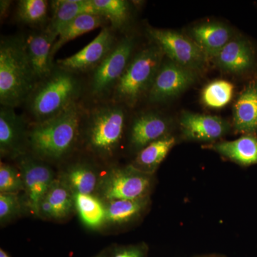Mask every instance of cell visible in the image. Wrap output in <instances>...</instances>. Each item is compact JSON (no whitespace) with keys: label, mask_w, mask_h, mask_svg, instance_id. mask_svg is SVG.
I'll return each mask as SVG.
<instances>
[{"label":"cell","mask_w":257,"mask_h":257,"mask_svg":"<svg viewBox=\"0 0 257 257\" xmlns=\"http://www.w3.org/2000/svg\"><path fill=\"white\" fill-rule=\"evenodd\" d=\"M74 103L55 117L35 123L28 130V146L37 158L56 162L68 155L77 143L83 117Z\"/></svg>","instance_id":"cell-1"},{"label":"cell","mask_w":257,"mask_h":257,"mask_svg":"<svg viewBox=\"0 0 257 257\" xmlns=\"http://www.w3.org/2000/svg\"><path fill=\"white\" fill-rule=\"evenodd\" d=\"M37 84L27 55L25 39H3L0 44L1 106L15 108L26 103Z\"/></svg>","instance_id":"cell-2"},{"label":"cell","mask_w":257,"mask_h":257,"mask_svg":"<svg viewBox=\"0 0 257 257\" xmlns=\"http://www.w3.org/2000/svg\"><path fill=\"white\" fill-rule=\"evenodd\" d=\"M81 92L82 84L75 74L59 67L37 83L25 104L35 123L42 122L77 102Z\"/></svg>","instance_id":"cell-3"},{"label":"cell","mask_w":257,"mask_h":257,"mask_svg":"<svg viewBox=\"0 0 257 257\" xmlns=\"http://www.w3.org/2000/svg\"><path fill=\"white\" fill-rule=\"evenodd\" d=\"M164 52L158 45L147 47L130 61L114 88V102L134 107L151 89L163 60Z\"/></svg>","instance_id":"cell-4"},{"label":"cell","mask_w":257,"mask_h":257,"mask_svg":"<svg viewBox=\"0 0 257 257\" xmlns=\"http://www.w3.org/2000/svg\"><path fill=\"white\" fill-rule=\"evenodd\" d=\"M121 104H106L90 111L86 124L87 148L94 155L107 158L114 155L124 135L126 114Z\"/></svg>","instance_id":"cell-5"},{"label":"cell","mask_w":257,"mask_h":257,"mask_svg":"<svg viewBox=\"0 0 257 257\" xmlns=\"http://www.w3.org/2000/svg\"><path fill=\"white\" fill-rule=\"evenodd\" d=\"M151 175L132 165L111 169L99 181L97 192L106 202L115 199H139L149 197Z\"/></svg>","instance_id":"cell-6"},{"label":"cell","mask_w":257,"mask_h":257,"mask_svg":"<svg viewBox=\"0 0 257 257\" xmlns=\"http://www.w3.org/2000/svg\"><path fill=\"white\" fill-rule=\"evenodd\" d=\"M148 33L172 62L198 74L207 68L209 59L192 38L160 29H150Z\"/></svg>","instance_id":"cell-7"},{"label":"cell","mask_w":257,"mask_h":257,"mask_svg":"<svg viewBox=\"0 0 257 257\" xmlns=\"http://www.w3.org/2000/svg\"><path fill=\"white\" fill-rule=\"evenodd\" d=\"M134 47L133 37H124L94 69L90 82L91 94L93 96L102 98L114 92L132 60Z\"/></svg>","instance_id":"cell-8"},{"label":"cell","mask_w":257,"mask_h":257,"mask_svg":"<svg viewBox=\"0 0 257 257\" xmlns=\"http://www.w3.org/2000/svg\"><path fill=\"white\" fill-rule=\"evenodd\" d=\"M18 158L28 207L34 214L39 216L40 204L55 181L53 171L37 157L25 154Z\"/></svg>","instance_id":"cell-9"},{"label":"cell","mask_w":257,"mask_h":257,"mask_svg":"<svg viewBox=\"0 0 257 257\" xmlns=\"http://www.w3.org/2000/svg\"><path fill=\"white\" fill-rule=\"evenodd\" d=\"M197 72L172 61L162 62L149 92V100L161 103L173 99L197 82Z\"/></svg>","instance_id":"cell-10"},{"label":"cell","mask_w":257,"mask_h":257,"mask_svg":"<svg viewBox=\"0 0 257 257\" xmlns=\"http://www.w3.org/2000/svg\"><path fill=\"white\" fill-rule=\"evenodd\" d=\"M115 45L110 29L104 28L87 46L70 57L57 61V64L60 68L73 73L94 69L110 53Z\"/></svg>","instance_id":"cell-11"},{"label":"cell","mask_w":257,"mask_h":257,"mask_svg":"<svg viewBox=\"0 0 257 257\" xmlns=\"http://www.w3.org/2000/svg\"><path fill=\"white\" fill-rule=\"evenodd\" d=\"M214 60L221 70L237 75L250 73L257 67L256 50L244 37L231 39Z\"/></svg>","instance_id":"cell-12"},{"label":"cell","mask_w":257,"mask_h":257,"mask_svg":"<svg viewBox=\"0 0 257 257\" xmlns=\"http://www.w3.org/2000/svg\"><path fill=\"white\" fill-rule=\"evenodd\" d=\"M28 131L25 119L15 108L1 106L0 109V152L2 156L19 157L25 154Z\"/></svg>","instance_id":"cell-13"},{"label":"cell","mask_w":257,"mask_h":257,"mask_svg":"<svg viewBox=\"0 0 257 257\" xmlns=\"http://www.w3.org/2000/svg\"><path fill=\"white\" fill-rule=\"evenodd\" d=\"M179 125L184 138L192 141L214 142L230 130L229 123L219 116L190 111L182 113Z\"/></svg>","instance_id":"cell-14"},{"label":"cell","mask_w":257,"mask_h":257,"mask_svg":"<svg viewBox=\"0 0 257 257\" xmlns=\"http://www.w3.org/2000/svg\"><path fill=\"white\" fill-rule=\"evenodd\" d=\"M170 120L155 111L143 113L133 120L130 134V146L140 152L154 142L169 136Z\"/></svg>","instance_id":"cell-15"},{"label":"cell","mask_w":257,"mask_h":257,"mask_svg":"<svg viewBox=\"0 0 257 257\" xmlns=\"http://www.w3.org/2000/svg\"><path fill=\"white\" fill-rule=\"evenodd\" d=\"M56 40L57 37L47 29L25 39L27 55L37 83L48 77L55 69L51 51Z\"/></svg>","instance_id":"cell-16"},{"label":"cell","mask_w":257,"mask_h":257,"mask_svg":"<svg viewBox=\"0 0 257 257\" xmlns=\"http://www.w3.org/2000/svg\"><path fill=\"white\" fill-rule=\"evenodd\" d=\"M233 127L236 134L257 135V78L247 83L235 101Z\"/></svg>","instance_id":"cell-17"},{"label":"cell","mask_w":257,"mask_h":257,"mask_svg":"<svg viewBox=\"0 0 257 257\" xmlns=\"http://www.w3.org/2000/svg\"><path fill=\"white\" fill-rule=\"evenodd\" d=\"M191 38L200 47L208 59H214L232 39L231 30L220 23H208L193 27Z\"/></svg>","instance_id":"cell-18"},{"label":"cell","mask_w":257,"mask_h":257,"mask_svg":"<svg viewBox=\"0 0 257 257\" xmlns=\"http://www.w3.org/2000/svg\"><path fill=\"white\" fill-rule=\"evenodd\" d=\"M207 147L238 165H257V135H244L237 140L219 142Z\"/></svg>","instance_id":"cell-19"},{"label":"cell","mask_w":257,"mask_h":257,"mask_svg":"<svg viewBox=\"0 0 257 257\" xmlns=\"http://www.w3.org/2000/svg\"><path fill=\"white\" fill-rule=\"evenodd\" d=\"M52 16L47 28L56 37L62 28L77 17L84 14H98L92 0H57L52 2Z\"/></svg>","instance_id":"cell-20"},{"label":"cell","mask_w":257,"mask_h":257,"mask_svg":"<svg viewBox=\"0 0 257 257\" xmlns=\"http://www.w3.org/2000/svg\"><path fill=\"white\" fill-rule=\"evenodd\" d=\"M73 194H92L97 191L100 179L92 167L78 163L64 171L60 179Z\"/></svg>","instance_id":"cell-21"},{"label":"cell","mask_w":257,"mask_h":257,"mask_svg":"<svg viewBox=\"0 0 257 257\" xmlns=\"http://www.w3.org/2000/svg\"><path fill=\"white\" fill-rule=\"evenodd\" d=\"M175 144V138L170 135L154 142L138 152L131 165L137 170L152 175Z\"/></svg>","instance_id":"cell-22"},{"label":"cell","mask_w":257,"mask_h":257,"mask_svg":"<svg viewBox=\"0 0 257 257\" xmlns=\"http://www.w3.org/2000/svg\"><path fill=\"white\" fill-rule=\"evenodd\" d=\"M106 19L100 15L84 14L77 17L72 22L67 24L61 30L58 37L51 51V57L53 60L55 54L65 44L72 41L81 35L92 31L104 24Z\"/></svg>","instance_id":"cell-23"},{"label":"cell","mask_w":257,"mask_h":257,"mask_svg":"<svg viewBox=\"0 0 257 257\" xmlns=\"http://www.w3.org/2000/svg\"><path fill=\"white\" fill-rule=\"evenodd\" d=\"M149 204V197L139 199H115L105 202L106 223L124 224L141 215Z\"/></svg>","instance_id":"cell-24"},{"label":"cell","mask_w":257,"mask_h":257,"mask_svg":"<svg viewBox=\"0 0 257 257\" xmlns=\"http://www.w3.org/2000/svg\"><path fill=\"white\" fill-rule=\"evenodd\" d=\"M74 208L86 226L95 229L105 224V203L93 194H74Z\"/></svg>","instance_id":"cell-25"},{"label":"cell","mask_w":257,"mask_h":257,"mask_svg":"<svg viewBox=\"0 0 257 257\" xmlns=\"http://www.w3.org/2000/svg\"><path fill=\"white\" fill-rule=\"evenodd\" d=\"M45 199L55 209L56 219L65 217L74 208V194L60 179H55Z\"/></svg>","instance_id":"cell-26"},{"label":"cell","mask_w":257,"mask_h":257,"mask_svg":"<svg viewBox=\"0 0 257 257\" xmlns=\"http://www.w3.org/2000/svg\"><path fill=\"white\" fill-rule=\"evenodd\" d=\"M234 91V85L228 81H213L203 89L202 100L208 107L220 109L229 104Z\"/></svg>","instance_id":"cell-27"},{"label":"cell","mask_w":257,"mask_h":257,"mask_svg":"<svg viewBox=\"0 0 257 257\" xmlns=\"http://www.w3.org/2000/svg\"><path fill=\"white\" fill-rule=\"evenodd\" d=\"M99 15L109 20L115 28H121L128 21L130 4L124 0H92Z\"/></svg>","instance_id":"cell-28"},{"label":"cell","mask_w":257,"mask_h":257,"mask_svg":"<svg viewBox=\"0 0 257 257\" xmlns=\"http://www.w3.org/2000/svg\"><path fill=\"white\" fill-rule=\"evenodd\" d=\"M48 2L46 0H21L17 8L20 21L28 25H40L46 21Z\"/></svg>","instance_id":"cell-29"},{"label":"cell","mask_w":257,"mask_h":257,"mask_svg":"<svg viewBox=\"0 0 257 257\" xmlns=\"http://www.w3.org/2000/svg\"><path fill=\"white\" fill-rule=\"evenodd\" d=\"M25 190L23 177L20 170L5 163L0 165V193L18 194Z\"/></svg>","instance_id":"cell-30"},{"label":"cell","mask_w":257,"mask_h":257,"mask_svg":"<svg viewBox=\"0 0 257 257\" xmlns=\"http://www.w3.org/2000/svg\"><path fill=\"white\" fill-rule=\"evenodd\" d=\"M20 201L18 194L0 193V220L9 221L20 211Z\"/></svg>","instance_id":"cell-31"},{"label":"cell","mask_w":257,"mask_h":257,"mask_svg":"<svg viewBox=\"0 0 257 257\" xmlns=\"http://www.w3.org/2000/svg\"><path fill=\"white\" fill-rule=\"evenodd\" d=\"M110 257H147V248L143 245L121 246L111 251Z\"/></svg>","instance_id":"cell-32"},{"label":"cell","mask_w":257,"mask_h":257,"mask_svg":"<svg viewBox=\"0 0 257 257\" xmlns=\"http://www.w3.org/2000/svg\"><path fill=\"white\" fill-rule=\"evenodd\" d=\"M0 15H1V18H5L9 13L10 5H11V1H5V0H2L0 2Z\"/></svg>","instance_id":"cell-33"},{"label":"cell","mask_w":257,"mask_h":257,"mask_svg":"<svg viewBox=\"0 0 257 257\" xmlns=\"http://www.w3.org/2000/svg\"><path fill=\"white\" fill-rule=\"evenodd\" d=\"M0 257H10L9 254L3 250V248L0 249Z\"/></svg>","instance_id":"cell-34"},{"label":"cell","mask_w":257,"mask_h":257,"mask_svg":"<svg viewBox=\"0 0 257 257\" xmlns=\"http://www.w3.org/2000/svg\"><path fill=\"white\" fill-rule=\"evenodd\" d=\"M95 257H110V253H101L100 255H98Z\"/></svg>","instance_id":"cell-35"},{"label":"cell","mask_w":257,"mask_h":257,"mask_svg":"<svg viewBox=\"0 0 257 257\" xmlns=\"http://www.w3.org/2000/svg\"><path fill=\"white\" fill-rule=\"evenodd\" d=\"M205 257H217V256H205Z\"/></svg>","instance_id":"cell-36"}]
</instances>
